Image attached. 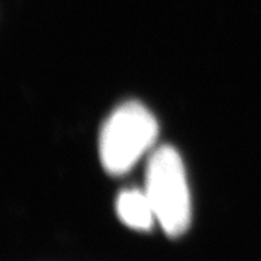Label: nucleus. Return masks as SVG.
<instances>
[{
	"instance_id": "obj_2",
	"label": "nucleus",
	"mask_w": 261,
	"mask_h": 261,
	"mask_svg": "<svg viewBox=\"0 0 261 261\" xmlns=\"http://www.w3.org/2000/svg\"><path fill=\"white\" fill-rule=\"evenodd\" d=\"M159 123L140 102H126L106 119L99 137V157L103 168L113 176L129 171L154 147Z\"/></svg>"
},
{
	"instance_id": "obj_3",
	"label": "nucleus",
	"mask_w": 261,
	"mask_h": 261,
	"mask_svg": "<svg viewBox=\"0 0 261 261\" xmlns=\"http://www.w3.org/2000/svg\"><path fill=\"white\" fill-rule=\"evenodd\" d=\"M116 214L123 224L137 231H149L157 221L145 190L128 189L118 196Z\"/></svg>"
},
{
	"instance_id": "obj_1",
	"label": "nucleus",
	"mask_w": 261,
	"mask_h": 261,
	"mask_svg": "<svg viewBox=\"0 0 261 261\" xmlns=\"http://www.w3.org/2000/svg\"><path fill=\"white\" fill-rule=\"evenodd\" d=\"M144 190L163 231L170 238L186 232L192 222L190 192L183 160L173 147L163 145L151 152Z\"/></svg>"
}]
</instances>
